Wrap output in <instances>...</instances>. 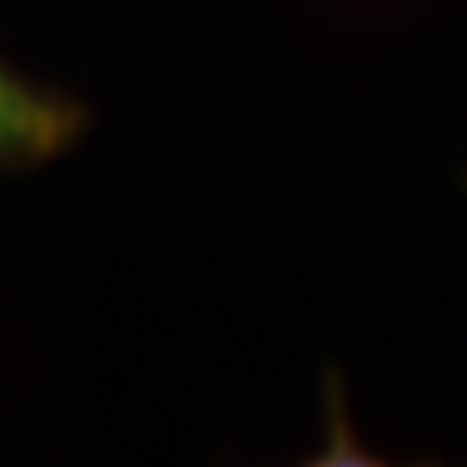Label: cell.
Masks as SVG:
<instances>
[{"label":"cell","mask_w":467,"mask_h":467,"mask_svg":"<svg viewBox=\"0 0 467 467\" xmlns=\"http://www.w3.org/2000/svg\"><path fill=\"white\" fill-rule=\"evenodd\" d=\"M87 130V110L77 100L25 81L10 62H0V167H34L72 148Z\"/></svg>","instance_id":"1"}]
</instances>
